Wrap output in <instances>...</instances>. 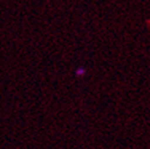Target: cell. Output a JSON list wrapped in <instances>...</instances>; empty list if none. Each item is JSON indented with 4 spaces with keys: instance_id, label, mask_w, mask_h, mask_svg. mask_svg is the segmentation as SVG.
<instances>
[{
    "instance_id": "cell-1",
    "label": "cell",
    "mask_w": 150,
    "mask_h": 149,
    "mask_svg": "<svg viewBox=\"0 0 150 149\" xmlns=\"http://www.w3.org/2000/svg\"><path fill=\"white\" fill-rule=\"evenodd\" d=\"M84 74H86V69L84 67H78L76 70V76L82 77V76H84Z\"/></svg>"
}]
</instances>
